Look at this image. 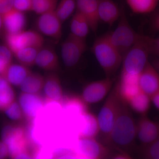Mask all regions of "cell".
<instances>
[{
    "label": "cell",
    "mask_w": 159,
    "mask_h": 159,
    "mask_svg": "<svg viewBox=\"0 0 159 159\" xmlns=\"http://www.w3.org/2000/svg\"><path fill=\"white\" fill-rule=\"evenodd\" d=\"M136 138L137 123L131 109L122 99L113 127L106 143L118 151L130 154Z\"/></svg>",
    "instance_id": "obj_1"
},
{
    "label": "cell",
    "mask_w": 159,
    "mask_h": 159,
    "mask_svg": "<svg viewBox=\"0 0 159 159\" xmlns=\"http://www.w3.org/2000/svg\"><path fill=\"white\" fill-rule=\"evenodd\" d=\"M92 51L107 77H111L122 65L123 56L105 35L96 39Z\"/></svg>",
    "instance_id": "obj_2"
},
{
    "label": "cell",
    "mask_w": 159,
    "mask_h": 159,
    "mask_svg": "<svg viewBox=\"0 0 159 159\" xmlns=\"http://www.w3.org/2000/svg\"><path fill=\"white\" fill-rule=\"evenodd\" d=\"M119 19L116 28L105 36L123 57L137 42L140 34L132 28L123 11L121 12Z\"/></svg>",
    "instance_id": "obj_3"
},
{
    "label": "cell",
    "mask_w": 159,
    "mask_h": 159,
    "mask_svg": "<svg viewBox=\"0 0 159 159\" xmlns=\"http://www.w3.org/2000/svg\"><path fill=\"white\" fill-rule=\"evenodd\" d=\"M121 100L116 84L107 95L106 100L97 116L100 134L105 142L113 127Z\"/></svg>",
    "instance_id": "obj_4"
},
{
    "label": "cell",
    "mask_w": 159,
    "mask_h": 159,
    "mask_svg": "<svg viewBox=\"0 0 159 159\" xmlns=\"http://www.w3.org/2000/svg\"><path fill=\"white\" fill-rule=\"evenodd\" d=\"M150 54L145 35L140 34L137 42L123 56L121 72L140 74L149 61Z\"/></svg>",
    "instance_id": "obj_5"
},
{
    "label": "cell",
    "mask_w": 159,
    "mask_h": 159,
    "mask_svg": "<svg viewBox=\"0 0 159 159\" xmlns=\"http://www.w3.org/2000/svg\"><path fill=\"white\" fill-rule=\"evenodd\" d=\"M87 49L85 38L71 33L61 45V57L64 63L69 67L76 65Z\"/></svg>",
    "instance_id": "obj_6"
},
{
    "label": "cell",
    "mask_w": 159,
    "mask_h": 159,
    "mask_svg": "<svg viewBox=\"0 0 159 159\" xmlns=\"http://www.w3.org/2000/svg\"><path fill=\"white\" fill-rule=\"evenodd\" d=\"M6 46L12 53L21 49L31 47H43L44 39L40 33L32 30H24L14 34H6Z\"/></svg>",
    "instance_id": "obj_7"
},
{
    "label": "cell",
    "mask_w": 159,
    "mask_h": 159,
    "mask_svg": "<svg viewBox=\"0 0 159 159\" xmlns=\"http://www.w3.org/2000/svg\"><path fill=\"white\" fill-rule=\"evenodd\" d=\"M79 157L90 159H107L111 157L110 148L97 141L96 138H78L77 149Z\"/></svg>",
    "instance_id": "obj_8"
},
{
    "label": "cell",
    "mask_w": 159,
    "mask_h": 159,
    "mask_svg": "<svg viewBox=\"0 0 159 159\" xmlns=\"http://www.w3.org/2000/svg\"><path fill=\"white\" fill-rule=\"evenodd\" d=\"M113 80L110 77L88 84L83 90L81 98L87 105L101 102L113 88Z\"/></svg>",
    "instance_id": "obj_9"
},
{
    "label": "cell",
    "mask_w": 159,
    "mask_h": 159,
    "mask_svg": "<svg viewBox=\"0 0 159 159\" xmlns=\"http://www.w3.org/2000/svg\"><path fill=\"white\" fill-rule=\"evenodd\" d=\"M62 23L54 10L39 15L36 25L42 34L58 39L62 35Z\"/></svg>",
    "instance_id": "obj_10"
},
{
    "label": "cell",
    "mask_w": 159,
    "mask_h": 159,
    "mask_svg": "<svg viewBox=\"0 0 159 159\" xmlns=\"http://www.w3.org/2000/svg\"><path fill=\"white\" fill-rule=\"evenodd\" d=\"M137 138L142 145H149L159 139V123L147 115L141 116L137 123Z\"/></svg>",
    "instance_id": "obj_11"
},
{
    "label": "cell",
    "mask_w": 159,
    "mask_h": 159,
    "mask_svg": "<svg viewBox=\"0 0 159 159\" xmlns=\"http://www.w3.org/2000/svg\"><path fill=\"white\" fill-rule=\"evenodd\" d=\"M19 103L23 115L30 122L41 112L44 106L45 100L38 94L23 93L20 95Z\"/></svg>",
    "instance_id": "obj_12"
},
{
    "label": "cell",
    "mask_w": 159,
    "mask_h": 159,
    "mask_svg": "<svg viewBox=\"0 0 159 159\" xmlns=\"http://www.w3.org/2000/svg\"><path fill=\"white\" fill-rule=\"evenodd\" d=\"M139 75L121 72L119 81L116 84L120 98L126 103L141 91Z\"/></svg>",
    "instance_id": "obj_13"
},
{
    "label": "cell",
    "mask_w": 159,
    "mask_h": 159,
    "mask_svg": "<svg viewBox=\"0 0 159 159\" xmlns=\"http://www.w3.org/2000/svg\"><path fill=\"white\" fill-rule=\"evenodd\" d=\"M140 90L151 97L159 90V72L149 61L139 75Z\"/></svg>",
    "instance_id": "obj_14"
},
{
    "label": "cell",
    "mask_w": 159,
    "mask_h": 159,
    "mask_svg": "<svg viewBox=\"0 0 159 159\" xmlns=\"http://www.w3.org/2000/svg\"><path fill=\"white\" fill-rule=\"evenodd\" d=\"M2 16L6 34H16L25 30L27 19L25 12L13 8L2 14Z\"/></svg>",
    "instance_id": "obj_15"
},
{
    "label": "cell",
    "mask_w": 159,
    "mask_h": 159,
    "mask_svg": "<svg viewBox=\"0 0 159 159\" xmlns=\"http://www.w3.org/2000/svg\"><path fill=\"white\" fill-rule=\"evenodd\" d=\"M99 0H76L77 11L88 22L91 30L96 32L99 22L98 16Z\"/></svg>",
    "instance_id": "obj_16"
},
{
    "label": "cell",
    "mask_w": 159,
    "mask_h": 159,
    "mask_svg": "<svg viewBox=\"0 0 159 159\" xmlns=\"http://www.w3.org/2000/svg\"><path fill=\"white\" fill-rule=\"evenodd\" d=\"M98 16L99 21L112 25L119 19L121 12L113 0H99Z\"/></svg>",
    "instance_id": "obj_17"
},
{
    "label": "cell",
    "mask_w": 159,
    "mask_h": 159,
    "mask_svg": "<svg viewBox=\"0 0 159 159\" xmlns=\"http://www.w3.org/2000/svg\"><path fill=\"white\" fill-rule=\"evenodd\" d=\"M35 64L46 70H57L59 61L57 53L52 48L43 47L38 54Z\"/></svg>",
    "instance_id": "obj_18"
},
{
    "label": "cell",
    "mask_w": 159,
    "mask_h": 159,
    "mask_svg": "<svg viewBox=\"0 0 159 159\" xmlns=\"http://www.w3.org/2000/svg\"><path fill=\"white\" fill-rule=\"evenodd\" d=\"M82 125L78 138H96L100 134V129L97 116L88 111L81 115Z\"/></svg>",
    "instance_id": "obj_19"
},
{
    "label": "cell",
    "mask_w": 159,
    "mask_h": 159,
    "mask_svg": "<svg viewBox=\"0 0 159 159\" xmlns=\"http://www.w3.org/2000/svg\"><path fill=\"white\" fill-rule=\"evenodd\" d=\"M44 92L46 99L60 102L63 97L59 77L56 74H50L45 79Z\"/></svg>",
    "instance_id": "obj_20"
},
{
    "label": "cell",
    "mask_w": 159,
    "mask_h": 159,
    "mask_svg": "<svg viewBox=\"0 0 159 159\" xmlns=\"http://www.w3.org/2000/svg\"><path fill=\"white\" fill-rule=\"evenodd\" d=\"M31 71L22 64H11L8 67L4 77L12 85L20 86Z\"/></svg>",
    "instance_id": "obj_21"
},
{
    "label": "cell",
    "mask_w": 159,
    "mask_h": 159,
    "mask_svg": "<svg viewBox=\"0 0 159 159\" xmlns=\"http://www.w3.org/2000/svg\"><path fill=\"white\" fill-rule=\"evenodd\" d=\"M151 97L140 91L127 102L129 108L141 116L147 115L151 104Z\"/></svg>",
    "instance_id": "obj_22"
},
{
    "label": "cell",
    "mask_w": 159,
    "mask_h": 159,
    "mask_svg": "<svg viewBox=\"0 0 159 159\" xmlns=\"http://www.w3.org/2000/svg\"><path fill=\"white\" fill-rule=\"evenodd\" d=\"M45 79L43 76L35 73H30L20 86L24 93L38 94L43 88Z\"/></svg>",
    "instance_id": "obj_23"
},
{
    "label": "cell",
    "mask_w": 159,
    "mask_h": 159,
    "mask_svg": "<svg viewBox=\"0 0 159 159\" xmlns=\"http://www.w3.org/2000/svg\"><path fill=\"white\" fill-rule=\"evenodd\" d=\"M127 5L134 13L145 14L151 13L156 9L159 0H126Z\"/></svg>",
    "instance_id": "obj_24"
},
{
    "label": "cell",
    "mask_w": 159,
    "mask_h": 159,
    "mask_svg": "<svg viewBox=\"0 0 159 159\" xmlns=\"http://www.w3.org/2000/svg\"><path fill=\"white\" fill-rule=\"evenodd\" d=\"M10 84L4 76H0V110L4 111L15 101V93Z\"/></svg>",
    "instance_id": "obj_25"
},
{
    "label": "cell",
    "mask_w": 159,
    "mask_h": 159,
    "mask_svg": "<svg viewBox=\"0 0 159 159\" xmlns=\"http://www.w3.org/2000/svg\"><path fill=\"white\" fill-rule=\"evenodd\" d=\"M43 47L25 48L16 51L13 55L20 64L27 67L32 66L35 64L38 54Z\"/></svg>",
    "instance_id": "obj_26"
},
{
    "label": "cell",
    "mask_w": 159,
    "mask_h": 159,
    "mask_svg": "<svg viewBox=\"0 0 159 159\" xmlns=\"http://www.w3.org/2000/svg\"><path fill=\"white\" fill-rule=\"evenodd\" d=\"M76 8V0H61L55 9L57 16L63 22L73 14Z\"/></svg>",
    "instance_id": "obj_27"
},
{
    "label": "cell",
    "mask_w": 159,
    "mask_h": 159,
    "mask_svg": "<svg viewBox=\"0 0 159 159\" xmlns=\"http://www.w3.org/2000/svg\"><path fill=\"white\" fill-rule=\"evenodd\" d=\"M57 0H32V11L39 15L55 10Z\"/></svg>",
    "instance_id": "obj_28"
},
{
    "label": "cell",
    "mask_w": 159,
    "mask_h": 159,
    "mask_svg": "<svg viewBox=\"0 0 159 159\" xmlns=\"http://www.w3.org/2000/svg\"><path fill=\"white\" fill-rule=\"evenodd\" d=\"M139 156L143 159H159V139L149 145H142Z\"/></svg>",
    "instance_id": "obj_29"
},
{
    "label": "cell",
    "mask_w": 159,
    "mask_h": 159,
    "mask_svg": "<svg viewBox=\"0 0 159 159\" xmlns=\"http://www.w3.org/2000/svg\"><path fill=\"white\" fill-rule=\"evenodd\" d=\"M78 157L75 149L66 146L56 147L51 151L50 159H74Z\"/></svg>",
    "instance_id": "obj_30"
},
{
    "label": "cell",
    "mask_w": 159,
    "mask_h": 159,
    "mask_svg": "<svg viewBox=\"0 0 159 159\" xmlns=\"http://www.w3.org/2000/svg\"><path fill=\"white\" fill-rule=\"evenodd\" d=\"M6 116L11 120L18 121L22 118V111L19 103L14 101L4 111Z\"/></svg>",
    "instance_id": "obj_31"
},
{
    "label": "cell",
    "mask_w": 159,
    "mask_h": 159,
    "mask_svg": "<svg viewBox=\"0 0 159 159\" xmlns=\"http://www.w3.org/2000/svg\"><path fill=\"white\" fill-rule=\"evenodd\" d=\"M145 39L150 54L159 57V36L154 38L145 35Z\"/></svg>",
    "instance_id": "obj_32"
},
{
    "label": "cell",
    "mask_w": 159,
    "mask_h": 159,
    "mask_svg": "<svg viewBox=\"0 0 159 159\" xmlns=\"http://www.w3.org/2000/svg\"><path fill=\"white\" fill-rule=\"evenodd\" d=\"M13 8L23 12L32 11V0H13Z\"/></svg>",
    "instance_id": "obj_33"
},
{
    "label": "cell",
    "mask_w": 159,
    "mask_h": 159,
    "mask_svg": "<svg viewBox=\"0 0 159 159\" xmlns=\"http://www.w3.org/2000/svg\"><path fill=\"white\" fill-rule=\"evenodd\" d=\"M13 53L7 46L0 45V60L10 65L11 64Z\"/></svg>",
    "instance_id": "obj_34"
},
{
    "label": "cell",
    "mask_w": 159,
    "mask_h": 159,
    "mask_svg": "<svg viewBox=\"0 0 159 159\" xmlns=\"http://www.w3.org/2000/svg\"><path fill=\"white\" fill-rule=\"evenodd\" d=\"M13 8V0H0V13L4 14Z\"/></svg>",
    "instance_id": "obj_35"
},
{
    "label": "cell",
    "mask_w": 159,
    "mask_h": 159,
    "mask_svg": "<svg viewBox=\"0 0 159 159\" xmlns=\"http://www.w3.org/2000/svg\"><path fill=\"white\" fill-rule=\"evenodd\" d=\"M9 156L8 146L4 142H0V159H5Z\"/></svg>",
    "instance_id": "obj_36"
},
{
    "label": "cell",
    "mask_w": 159,
    "mask_h": 159,
    "mask_svg": "<svg viewBox=\"0 0 159 159\" xmlns=\"http://www.w3.org/2000/svg\"><path fill=\"white\" fill-rule=\"evenodd\" d=\"M119 152L118 153L111 156V158L114 159H130L132 158L130 154L123 152Z\"/></svg>",
    "instance_id": "obj_37"
},
{
    "label": "cell",
    "mask_w": 159,
    "mask_h": 159,
    "mask_svg": "<svg viewBox=\"0 0 159 159\" xmlns=\"http://www.w3.org/2000/svg\"><path fill=\"white\" fill-rule=\"evenodd\" d=\"M151 24L154 30L159 31V12L156 13L152 16Z\"/></svg>",
    "instance_id": "obj_38"
},
{
    "label": "cell",
    "mask_w": 159,
    "mask_h": 159,
    "mask_svg": "<svg viewBox=\"0 0 159 159\" xmlns=\"http://www.w3.org/2000/svg\"><path fill=\"white\" fill-rule=\"evenodd\" d=\"M152 103L159 111V90L151 97Z\"/></svg>",
    "instance_id": "obj_39"
},
{
    "label": "cell",
    "mask_w": 159,
    "mask_h": 159,
    "mask_svg": "<svg viewBox=\"0 0 159 159\" xmlns=\"http://www.w3.org/2000/svg\"><path fill=\"white\" fill-rule=\"evenodd\" d=\"M10 65L0 60V76H5L7 69Z\"/></svg>",
    "instance_id": "obj_40"
},
{
    "label": "cell",
    "mask_w": 159,
    "mask_h": 159,
    "mask_svg": "<svg viewBox=\"0 0 159 159\" xmlns=\"http://www.w3.org/2000/svg\"><path fill=\"white\" fill-rule=\"evenodd\" d=\"M155 67L157 70L159 72V58L155 60L152 64Z\"/></svg>",
    "instance_id": "obj_41"
},
{
    "label": "cell",
    "mask_w": 159,
    "mask_h": 159,
    "mask_svg": "<svg viewBox=\"0 0 159 159\" xmlns=\"http://www.w3.org/2000/svg\"><path fill=\"white\" fill-rule=\"evenodd\" d=\"M2 30H4L2 16V15L0 13V34H1V31H2Z\"/></svg>",
    "instance_id": "obj_42"
}]
</instances>
